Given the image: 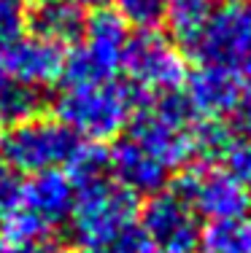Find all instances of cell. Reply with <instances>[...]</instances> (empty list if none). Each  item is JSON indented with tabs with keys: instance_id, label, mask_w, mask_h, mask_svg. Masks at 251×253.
I'll list each match as a JSON object with an SVG mask.
<instances>
[{
	"instance_id": "obj_2",
	"label": "cell",
	"mask_w": 251,
	"mask_h": 253,
	"mask_svg": "<svg viewBox=\"0 0 251 253\" xmlns=\"http://www.w3.org/2000/svg\"><path fill=\"white\" fill-rule=\"evenodd\" d=\"M141 92L127 84L95 81V84H70L54 102L57 122H62L84 143H105L122 135L133 116L138 113Z\"/></svg>"
},
{
	"instance_id": "obj_26",
	"label": "cell",
	"mask_w": 251,
	"mask_h": 253,
	"mask_svg": "<svg viewBox=\"0 0 251 253\" xmlns=\"http://www.w3.org/2000/svg\"><path fill=\"white\" fill-rule=\"evenodd\" d=\"M14 3H35V0H14Z\"/></svg>"
},
{
	"instance_id": "obj_3",
	"label": "cell",
	"mask_w": 251,
	"mask_h": 253,
	"mask_svg": "<svg viewBox=\"0 0 251 253\" xmlns=\"http://www.w3.org/2000/svg\"><path fill=\"white\" fill-rule=\"evenodd\" d=\"M79 146L81 140L62 122L35 116L5 129L0 137V159L19 175H38L65 167Z\"/></svg>"
},
{
	"instance_id": "obj_13",
	"label": "cell",
	"mask_w": 251,
	"mask_h": 253,
	"mask_svg": "<svg viewBox=\"0 0 251 253\" xmlns=\"http://www.w3.org/2000/svg\"><path fill=\"white\" fill-rule=\"evenodd\" d=\"M25 22L35 38L51 41L62 49L76 43L87 27L84 8L76 0H35Z\"/></svg>"
},
{
	"instance_id": "obj_7",
	"label": "cell",
	"mask_w": 251,
	"mask_h": 253,
	"mask_svg": "<svg viewBox=\"0 0 251 253\" xmlns=\"http://www.w3.org/2000/svg\"><path fill=\"white\" fill-rule=\"evenodd\" d=\"M200 65L241 70L251 57V14L241 3L216 5L211 19L187 43Z\"/></svg>"
},
{
	"instance_id": "obj_18",
	"label": "cell",
	"mask_w": 251,
	"mask_h": 253,
	"mask_svg": "<svg viewBox=\"0 0 251 253\" xmlns=\"http://www.w3.org/2000/svg\"><path fill=\"white\" fill-rule=\"evenodd\" d=\"M113 14L138 33H154L165 22V0H113Z\"/></svg>"
},
{
	"instance_id": "obj_24",
	"label": "cell",
	"mask_w": 251,
	"mask_h": 253,
	"mask_svg": "<svg viewBox=\"0 0 251 253\" xmlns=\"http://www.w3.org/2000/svg\"><path fill=\"white\" fill-rule=\"evenodd\" d=\"M76 3H79L81 8H95V5H103L105 0H76Z\"/></svg>"
},
{
	"instance_id": "obj_27",
	"label": "cell",
	"mask_w": 251,
	"mask_h": 253,
	"mask_svg": "<svg viewBox=\"0 0 251 253\" xmlns=\"http://www.w3.org/2000/svg\"><path fill=\"white\" fill-rule=\"evenodd\" d=\"M249 14H251V8H249Z\"/></svg>"
},
{
	"instance_id": "obj_8",
	"label": "cell",
	"mask_w": 251,
	"mask_h": 253,
	"mask_svg": "<svg viewBox=\"0 0 251 253\" xmlns=\"http://www.w3.org/2000/svg\"><path fill=\"white\" fill-rule=\"evenodd\" d=\"M138 229L154 253H195L200 221L176 191H157L138 213Z\"/></svg>"
},
{
	"instance_id": "obj_20",
	"label": "cell",
	"mask_w": 251,
	"mask_h": 253,
	"mask_svg": "<svg viewBox=\"0 0 251 253\" xmlns=\"http://www.w3.org/2000/svg\"><path fill=\"white\" fill-rule=\"evenodd\" d=\"M22 189H25L22 175L0 159V221L22 205Z\"/></svg>"
},
{
	"instance_id": "obj_12",
	"label": "cell",
	"mask_w": 251,
	"mask_h": 253,
	"mask_svg": "<svg viewBox=\"0 0 251 253\" xmlns=\"http://www.w3.org/2000/svg\"><path fill=\"white\" fill-rule=\"evenodd\" d=\"M108 165L111 175L119 186H124L127 191L138 194H157L165 189L170 170H165L151 154H146L133 137H122L116 146L108 151Z\"/></svg>"
},
{
	"instance_id": "obj_10",
	"label": "cell",
	"mask_w": 251,
	"mask_h": 253,
	"mask_svg": "<svg viewBox=\"0 0 251 253\" xmlns=\"http://www.w3.org/2000/svg\"><path fill=\"white\" fill-rule=\"evenodd\" d=\"M65 49L44 38H19L0 54V73L27 86L44 89L62 78Z\"/></svg>"
},
{
	"instance_id": "obj_14",
	"label": "cell",
	"mask_w": 251,
	"mask_h": 253,
	"mask_svg": "<svg viewBox=\"0 0 251 253\" xmlns=\"http://www.w3.org/2000/svg\"><path fill=\"white\" fill-rule=\"evenodd\" d=\"M44 111V94L41 89L19 84L14 78L0 73V126H16L30 122Z\"/></svg>"
},
{
	"instance_id": "obj_5",
	"label": "cell",
	"mask_w": 251,
	"mask_h": 253,
	"mask_svg": "<svg viewBox=\"0 0 251 253\" xmlns=\"http://www.w3.org/2000/svg\"><path fill=\"white\" fill-rule=\"evenodd\" d=\"M122 70L130 76V86L141 94H173L189 76L184 51L159 30L138 33L127 41Z\"/></svg>"
},
{
	"instance_id": "obj_21",
	"label": "cell",
	"mask_w": 251,
	"mask_h": 253,
	"mask_svg": "<svg viewBox=\"0 0 251 253\" xmlns=\"http://www.w3.org/2000/svg\"><path fill=\"white\" fill-rule=\"evenodd\" d=\"M227 170L251 197V140H238L227 148Z\"/></svg>"
},
{
	"instance_id": "obj_16",
	"label": "cell",
	"mask_w": 251,
	"mask_h": 253,
	"mask_svg": "<svg viewBox=\"0 0 251 253\" xmlns=\"http://www.w3.org/2000/svg\"><path fill=\"white\" fill-rule=\"evenodd\" d=\"M213 11H216V0H165V22L184 43H189L200 33Z\"/></svg>"
},
{
	"instance_id": "obj_15",
	"label": "cell",
	"mask_w": 251,
	"mask_h": 253,
	"mask_svg": "<svg viewBox=\"0 0 251 253\" xmlns=\"http://www.w3.org/2000/svg\"><path fill=\"white\" fill-rule=\"evenodd\" d=\"M197 253H251V224L243 218L211 221L200 229Z\"/></svg>"
},
{
	"instance_id": "obj_23",
	"label": "cell",
	"mask_w": 251,
	"mask_h": 253,
	"mask_svg": "<svg viewBox=\"0 0 251 253\" xmlns=\"http://www.w3.org/2000/svg\"><path fill=\"white\" fill-rule=\"evenodd\" d=\"M3 253H65V251H62V245L54 243L51 237H44V240H35V243H27V245L5 248Z\"/></svg>"
},
{
	"instance_id": "obj_1",
	"label": "cell",
	"mask_w": 251,
	"mask_h": 253,
	"mask_svg": "<svg viewBox=\"0 0 251 253\" xmlns=\"http://www.w3.org/2000/svg\"><path fill=\"white\" fill-rule=\"evenodd\" d=\"M68 226L84 253H149V243L138 229L135 194L111 178L76 189Z\"/></svg>"
},
{
	"instance_id": "obj_4",
	"label": "cell",
	"mask_w": 251,
	"mask_h": 253,
	"mask_svg": "<svg viewBox=\"0 0 251 253\" xmlns=\"http://www.w3.org/2000/svg\"><path fill=\"white\" fill-rule=\"evenodd\" d=\"M127 41V25L113 11H98L92 19H87L84 35L76 41V46L65 51L59 81L70 86V84H95L116 78V73L122 70Z\"/></svg>"
},
{
	"instance_id": "obj_9",
	"label": "cell",
	"mask_w": 251,
	"mask_h": 253,
	"mask_svg": "<svg viewBox=\"0 0 251 253\" xmlns=\"http://www.w3.org/2000/svg\"><path fill=\"white\" fill-rule=\"evenodd\" d=\"M243 92L246 86L241 70L200 65L192 76H187L181 97L187 100L197 122H219L224 116H232Z\"/></svg>"
},
{
	"instance_id": "obj_17",
	"label": "cell",
	"mask_w": 251,
	"mask_h": 253,
	"mask_svg": "<svg viewBox=\"0 0 251 253\" xmlns=\"http://www.w3.org/2000/svg\"><path fill=\"white\" fill-rule=\"evenodd\" d=\"M65 175L73 180L76 189L89 183H98L111 175V165H108V151L98 143H84L76 148V154L70 156V162L65 165Z\"/></svg>"
},
{
	"instance_id": "obj_22",
	"label": "cell",
	"mask_w": 251,
	"mask_h": 253,
	"mask_svg": "<svg viewBox=\"0 0 251 253\" xmlns=\"http://www.w3.org/2000/svg\"><path fill=\"white\" fill-rule=\"evenodd\" d=\"M232 124H235V132L243 140H251V86L243 92L238 108L232 111Z\"/></svg>"
},
{
	"instance_id": "obj_25",
	"label": "cell",
	"mask_w": 251,
	"mask_h": 253,
	"mask_svg": "<svg viewBox=\"0 0 251 253\" xmlns=\"http://www.w3.org/2000/svg\"><path fill=\"white\" fill-rule=\"evenodd\" d=\"M241 76H243V78H249V81H251V57H249V62L241 68Z\"/></svg>"
},
{
	"instance_id": "obj_19",
	"label": "cell",
	"mask_w": 251,
	"mask_h": 253,
	"mask_svg": "<svg viewBox=\"0 0 251 253\" xmlns=\"http://www.w3.org/2000/svg\"><path fill=\"white\" fill-rule=\"evenodd\" d=\"M25 14H22L19 3L14 0H0V54L8 46H14L19 38H25Z\"/></svg>"
},
{
	"instance_id": "obj_11",
	"label": "cell",
	"mask_w": 251,
	"mask_h": 253,
	"mask_svg": "<svg viewBox=\"0 0 251 253\" xmlns=\"http://www.w3.org/2000/svg\"><path fill=\"white\" fill-rule=\"evenodd\" d=\"M76 205V186L65 175V170H46L30 175L22 189V208L30 210L49 229L68 224Z\"/></svg>"
},
{
	"instance_id": "obj_6",
	"label": "cell",
	"mask_w": 251,
	"mask_h": 253,
	"mask_svg": "<svg viewBox=\"0 0 251 253\" xmlns=\"http://www.w3.org/2000/svg\"><path fill=\"white\" fill-rule=\"evenodd\" d=\"M176 191L197 215L211 221L243 218L249 210L251 197L241 183L232 178L227 167H216L213 162H197L178 175Z\"/></svg>"
}]
</instances>
